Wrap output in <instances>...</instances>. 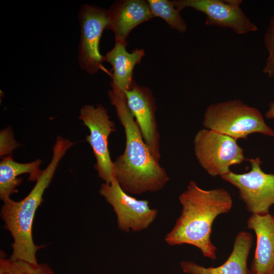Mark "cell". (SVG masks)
<instances>
[{"instance_id": "cell-1", "label": "cell", "mask_w": 274, "mask_h": 274, "mask_svg": "<svg viewBox=\"0 0 274 274\" xmlns=\"http://www.w3.org/2000/svg\"><path fill=\"white\" fill-rule=\"evenodd\" d=\"M111 104L124 129L126 136L123 153L113 161L114 175L122 190L129 195H140L162 190L169 177L153 157L144 140L126 100L108 91Z\"/></svg>"}, {"instance_id": "cell-2", "label": "cell", "mask_w": 274, "mask_h": 274, "mask_svg": "<svg viewBox=\"0 0 274 274\" xmlns=\"http://www.w3.org/2000/svg\"><path fill=\"white\" fill-rule=\"evenodd\" d=\"M179 200L182 206L180 215L164 241L172 246H193L203 256L216 260L217 248L211 239L212 225L218 216L231 209L230 194L223 188L203 189L190 181Z\"/></svg>"}, {"instance_id": "cell-3", "label": "cell", "mask_w": 274, "mask_h": 274, "mask_svg": "<svg viewBox=\"0 0 274 274\" xmlns=\"http://www.w3.org/2000/svg\"><path fill=\"white\" fill-rule=\"evenodd\" d=\"M71 147L72 144L67 140L58 138L53 147L50 162L42 171L28 195L19 201L11 199L4 202L1 216L4 222V227L10 232L13 240L11 258L38 263L36 253L42 246L35 245L33 240L32 228L35 216L59 163Z\"/></svg>"}, {"instance_id": "cell-4", "label": "cell", "mask_w": 274, "mask_h": 274, "mask_svg": "<svg viewBox=\"0 0 274 274\" xmlns=\"http://www.w3.org/2000/svg\"><path fill=\"white\" fill-rule=\"evenodd\" d=\"M202 124L206 129L236 140L247 139L249 134L254 133L274 138V131L266 123L261 112L239 99L210 105L204 113Z\"/></svg>"}, {"instance_id": "cell-5", "label": "cell", "mask_w": 274, "mask_h": 274, "mask_svg": "<svg viewBox=\"0 0 274 274\" xmlns=\"http://www.w3.org/2000/svg\"><path fill=\"white\" fill-rule=\"evenodd\" d=\"M193 146L198 163L212 177H221L230 171L231 166L247 160L236 140L205 128L196 133Z\"/></svg>"}, {"instance_id": "cell-6", "label": "cell", "mask_w": 274, "mask_h": 274, "mask_svg": "<svg viewBox=\"0 0 274 274\" xmlns=\"http://www.w3.org/2000/svg\"><path fill=\"white\" fill-rule=\"evenodd\" d=\"M251 170L243 174L231 170L221 178L235 187L247 210L251 214L266 215L274 204V174H267L261 169L259 157L249 159Z\"/></svg>"}, {"instance_id": "cell-7", "label": "cell", "mask_w": 274, "mask_h": 274, "mask_svg": "<svg viewBox=\"0 0 274 274\" xmlns=\"http://www.w3.org/2000/svg\"><path fill=\"white\" fill-rule=\"evenodd\" d=\"M99 194L112 207L118 228L124 232H140L149 228L158 216L147 200L138 199L124 192L115 179L101 184Z\"/></svg>"}, {"instance_id": "cell-8", "label": "cell", "mask_w": 274, "mask_h": 274, "mask_svg": "<svg viewBox=\"0 0 274 274\" xmlns=\"http://www.w3.org/2000/svg\"><path fill=\"white\" fill-rule=\"evenodd\" d=\"M78 18L80 26L78 64L82 70L94 75L99 71L104 61L99 44L103 31L109 24L108 11L104 8L84 4L79 10Z\"/></svg>"}, {"instance_id": "cell-9", "label": "cell", "mask_w": 274, "mask_h": 274, "mask_svg": "<svg viewBox=\"0 0 274 274\" xmlns=\"http://www.w3.org/2000/svg\"><path fill=\"white\" fill-rule=\"evenodd\" d=\"M79 118L90 131L86 140L96 159L94 168L100 178L105 183H111L115 177L108 148V138L116 130L115 124L110 120L106 108L100 104L96 107L85 105L80 110Z\"/></svg>"}, {"instance_id": "cell-10", "label": "cell", "mask_w": 274, "mask_h": 274, "mask_svg": "<svg viewBox=\"0 0 274 274\" xmlns=\"http://www.w3.org/2000/svg\"><path fill=\"white\" fill-rule=\"evenodd\" d=\"M180 12L191 8L206 16L208 26L216 25L231 28L237 35H243L258 30L243 12L241 0H175L172 1Z\"/></svg>"}, {"instance_id": "cell-11", "label": "cell", "mask_w": 274, "mask_h": 274, "mask_svg": "<svg viewBox=\"0 0 274 274\" xmlns=\"http://www.w3.org/2000/svg\"><path fill=\"white\" fill-rule=\"evenodd\" d=\"M128 108L133 116L144 140L153 157L158 161L160 153V134L156 119V107L152 91L134 81L131 88L125 93Z\"/></svg>"}, {"instance_id": "cell-12", "label": "cell", "mask_w": 274, "mask_h": 274, "mask_svg": "<svg viewBox=\"0 0 274 274\" xmlns=\"http://www.w3.org/2000/svg\"><path fill=\"white\" fill-rule=\"evenodd\" d=\"M109 24L107 29L113 31L115 42L128 45L126 39L138 25L153 18L147 1L119 0L108 10Z\"/></svg>"}, {"instance_id": "cell-13", "label": "cell", "mask_w": 274, "mask_h": 274, "mask_svg": "<svg viewBox=\"0 0 274 274\" xmlns=\"http://www.w3.org/2000/svg\"><path fill=\"white\" fill-rule=\"evenodd\" d=\"M253 241L250 232L240 231L235 237L230 255L222 265L206 267L192 261H182L180 267L187 274H254L247 266Z\"/></svg>"}, {"instance_id": "cell-14", "label": "cell", "mask_w": 274, "mask_h": 274, "mask_svg": "<svg viewBox=\"0 0 274 274\" xmlns=\"http://www.w3.org/2000/svg\"><path fill=\"white\" fill-rule=\"evenodd\" d=\"M247 225L257 237L251 269L254 274H271L274 267V215L251 214Z\"/></svg>"}, {"instance_id": "cell-15", "label": "cell", "mask_w": 274, "mask_h": 274, "mask_svg": "<svg viewBox=\"0 0 274 274\" xmlns=\"http://www.w3.org/2000/svg\"><path fill=\"white\" fill-rule=\"evenodd\" d=\"M127 46L115 42L113 49L104 56V61L108 62L112 66L111 90L116 96L125 100V93L131 88L134 82V67L140 63L145 56V51L142 49H135L131 52H127Z\"/></svg>"}, {"instance_id": "cell-16", "label": "cell", "mask_w": 274, "mask_h": 274, "mask_svg": "<svg viewBox=\"0 0 274 274\" xmlns=\"http://www.w3.org/2000/svg\"><path fill=\"white\" fill-rule=\"evenodd\" d=\"M40 159L28 163H19L11 155L3 157L0 162V198L4 202L11 200V196L17 192V187L22 180L20 175L28 174L29 181H37L42 174Z\"/></svg>"}, {"instance_id": "cell-17", "label": "cell", "mask_w": 274, "mask_h": 274, "mask_svg": "<svg viewBox=\"0 0 274 274\" xmlns=\"http://www.w3.org/2000/svg\"><path fill=\"white\" fill-rule=\"evenodd\" d=\"M147 2L153 17L162 18L170 28L180 32L186 31L187 24L172 1L148 0Z\"/></svg>"}, {"instance_id": "cell-18", "label": "cell", "mask_w": 274, "mask_h": 274, "mask_svg": "<svg viewBox=\"0 0 274 274\" xmlns=\"http://www.w3.org/2000/svg\"><path fill=\"white\" fill-rule=\"evenodd\" d=\"M0 274H55V273L46 263H32L11 258H1Z\"/></svg>"}, {"instance_id": "cell-19", "label": "cell", "mask_w": 274, "mask_h": 274, "mask_svg": "<svg viewBox=\"0 0 274 274\" xmlns=\"http://www.w3.org/2000/svg\"><path fill=\"white\" fill-rule=\"evenodd\" d=\"M264 45L268 52L263 73L271 78L274 76V16L271 17L264 38Z\"/></svg>"}, {"instance_id": "cell-20", "label": "cell", "mask_w": 274, "mask_h": 274, "mask_svg": "<svg viewBox=\"0 0 274 274\" xmlns=\"http://www.w3.org/2000/svg\"><path fill=\"white\" fill-rule=\"evenodd\" d=\"M20 146L14 139L12 129L7 127L0 132V155L1 156H8L13 150Z\"/></svg>"}, {"instance_id": "cell-21", "label": "cell", "mask_w": 274, "mask_h": 274, "mask_svg": "<svg viewBox=\"0 0 274 274\" xmlns=\"http://www.w3.org/2000/svg\"><path fill=\"white\" fill-rule=\"evenodd\" d=\"M266 119L274 118V102L271 101L269 104V109L265 113Z\"/></svg>"}, {"instance_id": "cell-22", "label": "cell", "mask_w": 274, "mask_h": 274, "mask_svg": "<svg viewBox=\"0 0 274 274\" xmlns=\"http://www.w3.org/2000/svg\"><path fill=\"white\" fill-rule=\"evenodd\" d=\"M271 274H274V267H273V269H272V271H271Z\"/></svg>"}]
</instances>
